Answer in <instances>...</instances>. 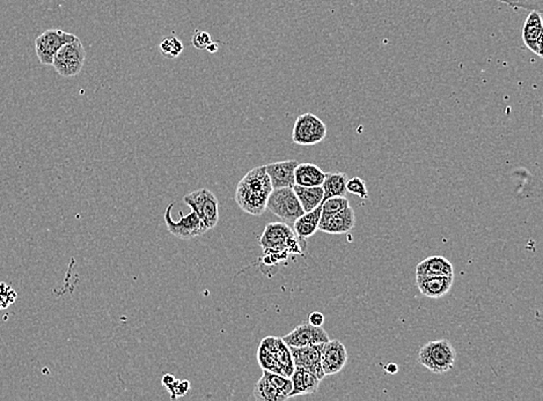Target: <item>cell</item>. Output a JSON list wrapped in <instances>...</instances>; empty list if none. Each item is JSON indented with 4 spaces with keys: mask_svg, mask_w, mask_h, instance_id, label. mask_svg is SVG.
<instances>
[{
    "mask_svg": "<svg viewBox=\"0 0 543 401\" xmlns=\"http://www.w3.org/2000/svg\"><path fill=\"white\" fill-rule=\"evenodd\" d=\"M263 250V264L275 266L292 254H303L306 240L300 238L294 230L284 222H272L265 226L260 238Z\"/></svg>",
    "mask_w": 543,
    "mask_h": 401,
    "instance_id": "1",
    "label": "cell"
},
{
    "mask_svg": "<svg viewBox=\"0 0 543 401\" xmlns=\"http://www.w3.org/2000/svg\"><path fill=\"white\" fill-rule=\"evenodd\" d=\"M272 191V181L265 165L251 169L237 184L234 200L244 212L262 215L267 211V202Z\"/></svg>",
    "mask_w": 543,
    "mask_h": 401,
    "instance_id": "2",
    "label": "cell"
},
{
    "mask_svg": "<svg viewBox=\"0 0 543 401\" xmlns=\"http://www.w3.org/2000/svg\"><path fill=\"white\" fill-rule=\"evenodd\" d=\"M258 361L262 370L291 377L294 370L292 354L282 338L267 336L262 340L258 350Z\"/></svg>",
    "mask_w": 543,
    "mask_h": 401,
    "instance_id": "3",
    "label": "cell"
},
{
    "mask_svg": "<svg viewBox=\"0 0 543 401\" xmlns=\"http://www.w3.org/2000/svg\"><path fill=\"white\" fill-rule=\"evenodd\" d=\"M457 359V352L447 340L430 341L420 348L418 361L434 374H445L452 370Z\"/></svg>",
    "mask_w": 543,
    "mask_h": 401,
    "instance_id": "4",
    "label": "cell"
},
{
    "mask_svg": "<svg viewBox=\"0 0 543 401\" xmlns=\"http://www.w3.org/2000/svg\"><path fill=\"white\" fill-rule=\"evenodd\" d=\"M267 209L290 227H292L296 220L305 213L293 188L272 189Z\"/></svg>",
    "mask_w": 543,
    "mask_h": 401,
    "instance_id": "5",
    "label": "cell"
},
{
    "mask_svg": "<svg viewBox=\"0 0 543 401\" xmlns=\"http://www.w3.org/2000/svg\"><path fill=\"white\" fill-rule=\"evenodd\" d=\"M85 60L86 50L78 38L59 49L52 66H54L56 72L63 78H74L81 72Z\"/></svg>",
    "mask_w": 543,
    "mask_h": 401,
    "instance_id": "6",
    "label": "cell"
},
{
    "mask_svg": "<svg viewBox=\"0 0 543 401\" xmlns=\"http://www.w3.org/2000/svg\"><path fill=\"white\" fill-rule=\"evenodd\" d=\"M326 137V126L317 115L306 113L300 115L293 125L292 140L300 146L320 144Z\"/></svg>",
    "mask_w": 543,
    "mask_h": 401,
    "instance_id": "7",
    "label": "cell"
},
{
    "mask_svg": "<svg viewBox=\"0 0 543 401\" xmlns=\"http://www.w3.org/2000/svg\"><path fill=\"white\" fill-rule=\"evenodd\" d=\"M183 202L203 221L207 230L214 229L219 221V204L210 190L200 189L187 195Z\"/></svg>",
    "mask_w": 543,
    "mask_h": 401,
    "instance_id": "8",
    "label": "cell"
},
{
    "mask_svg": "<svg viewBox=\"0 0 543 401\" xmlns=\"http://www.w3.org/2000/svg\"><path fill=\"white\" fill-rule=\"evenodd\" d=\"M78 40L76 35L61 29H49L35 40V51L42 65L52 66L56 54L63 45Z\"/></svg>",
    "mask_w": 543,
    "mask_h": 401,
    "instance_id": "9",
    "label": "cell"
},
{
    "mask_svg": "<svg viewBox=\"0 0 543 401\" xmlns=\"http://www.w3.org/2000/svg\"><path fill=\"white\" fill-rule=\"evenodd\" d=\"M174 204L167 207L165 212V222L169 233L178 237L180 240H193L195 237L200 236L204 233H207V228L204 224L203 221L197 215L196 212H191L187 215H183L181 213V218L179 220L173 219L172 209Z\"/></svg>",
    "mask_w": 543,
    "mask_h": 401,
    "instance_id": "10",
    "label": "cell"
},
{
    "mask_svg": "<svg viewBox=\"0 0 543 401\" xmlns=\"http://www.w3.org/2000/svg\"><path fill=\"white\" fill-rule=\"evenodd\" d=\"M324 343H317L312 346L290 347L294 367L305 368L310 373H313L320 381L326 377L321 363V354H322Z\"/></svg>",
    "mask_w": 543,
    "mask_h": 401,
    "instance_id": "11",
    "label": "cell"
},
{
    "mask_svg": "<svg viewBox=\"0 0 543 401\" xmlns=\"http://www.w3.org/2000/svg\"><path fill=\"white\" fill-rule=\"evenodd\" d=\"M282 339L289 347L312 346L330 340L322 326H314L310 322H304L297 326L292 332L283 336Z\"/></svg>",
    "mask_w": 543,
    "mask_h": 401,
    "instance_id": "12",
    "label": "cell"
},
{
    "mask_svg": "<svg viewBox=\"0 0 543 401\" xmlns=\"http://www.w3.org/2000/svg\"><path fill=\"white\" fill-rule=\"evenodd\" d=\"M354 211L350 206H347V208L342 209L340 212L321 214L319 230L330 235L349 234L354 229Z\"/></svg>",
    "mask_w": 543,
    "mask_h": 401,
    "instance_id": "13",
    "label": "cell"
},
{
    "mask_svg": "<svg viewBox=\"0 0 543 401\" xmlns=\"http://www.w3.org/2000/svg\"><path fill=\"white\" fill-rule=\"evenodd\" d=\"M347 348L340 340H329L324 343L321 363L326 376L338 374L347 364Z\"/></svg>",
    "mask_w": 543,
    "mask_h": 401,
    "instance_id": "14",
    "label": "cell"
},
{
    "mask_svg": "<svg viewBox=\"0 0 543 401\" xmlns=\"http://www.w3.org/2000/svg\"><path fill=\"white\" fill-rule=\"evenodd\" d=\"M523 41L530 51L542 57L543 22L539 10H530L523 27Z\"/></svg>",
    "mask_w": 543,
    "mask_h": 401,
    "instance_id": "15",
    "label": "cell"
},
{
    "mask_svg": "<svg viewBox=\"0 0 543 401\" xmlns=\"http://www.w3.org/2000/svg\"><path fill=\"white\" fill-rule=\"evenodd\" d=\"M298 165L299 162L296 160H288L265 165V172L272 181V189L293 188L296 184L294 172Z\"/></svg>",
    "mask_w": 543,
    "mask_h": 401,
    "instance_id": "16",
    "label": "cell"
},
{
    "mask_svg": "<svg viewBox=\"0 0 543 401\" xmlns=\"http://www.w3.org/2000/svg\"><path fill=\"white\" fill-rule=\"evenodd\" d=\"M290 378L292 382V391L290 392L289 398L315 393L321 382L313 373L301 367H294Z\"/></svg>",
    "mask_w": 543,
    "mask_h": 401,
    "instance_id": "17",
    "label": "cell"
},
{
    "mask_svg": "<svg viewBox=\"0 0 543 401\" xmlns=\"http://www.w3.org/2000/svg\"><path fill=\"white\" fill-rule=\"evenodd\" d=\"M454 275L446 277H430L416 279L417 287L424 296L429 299H441L450 292L453 286Z\"/></svg>",
    "mask_w": 543,
    "mask_h": 401,
    "instance_id": "18",
    "label": "cell"
},
{
    "mask_svg": "<svg viewBox=\"0 0 543 401\" xmlns=\"http://www.w3.org/2000/svg\"><path fill=\"white\" fill-rule=\"evenodd\" d=\"M454 275L452 263L443 256H432L420 261L416 268V279Z\"/></svg>",
    "mask_w": 543,
    "mask_h": 401,
    "instance_id": "19",
    "label": "cell"
},
{
    "mask_svg": "<svg viewBox=\"0 0 543 401\" xmlns=\"http://www.w3.org/2000/svg\"><path fill=\"white\" fill-rule=\"evenodd\" d=\"M321 214H322L321 205L317 206V208H314L310 212L304 213L303 215L299 216L296 220V222L293 223L292 227L294 233L300 238H304V240H307V238L313 236L314 234L319 230Z\"/></svg>",
    "mask_w": 543,
    "mask_h": 401,
    "instance_id": "20",
    "label": "cell"
},
{
    "mask_svg": "<svg viewBox=\"0 0 543 401\" xmlns=\"http://www.w3.org/2000/svg\"><path fill=\"white\" fill-rule=\"evenodd\" d=\"M324 177H326V172L313 163L298 165L294 172L296 186H321L324 183Z\"/></svg>",
    "mask_w": 543,
    "mask_h": 401,
    "instance_id": "21",
    "label": "cell"
},
{
    "mask_svg": "<svg viewBox=\"0 0 543 401\" xmlns=\"http://www.w3.org/2000/svg\"><path fill=\"white\" fill-rule=\"evenodd\" d=\"M304 212H310L324 202V189L322 186H293Z\"/></svg>",
    "mask_w": 543,
    "mask_h": 401,
    "instance_id": "22",
    "label": "cell"
},
{
    "mask_svg": "<svg viewBox=\"0 0 543 401\" xmlns=\"http://www.w3.org/2000/svg\"><path fill=\"white\" fill-rule=\"evenodd\" d=\"M347 176L343 172H326L322 189H324V200L331 197H345L347 195Z\"/></svg>",
    "mask_w": 543,
    "mask_h": 401,
    "instance_id": "23",
    "label": "cell"
},
{
    "mask_svg": "<svg viewBox=\"0 0 543 401\" xmlns=\"http://www.w3.org/2000/svg\"><path fill=\"white\" fill-rule=\"evenodd\" d=\"M254 398L258 401H284L285 397L279 391L278 388L269 379L265 371L262 377L258 379L253 391Z\"/></svg>",
    "mask_w": 543,
    "mask_h": 401,
    "instance_id": "24",
    "label": "cell"
},
{
    "mask_svg": "<svg viewBox=\"0 0 543 401\" xmlns=\"http://www.w3.org/2000/svg\"><path fill=\"white\" fill-rule=\"evenodd\" d=\"M159 50L162 52V55L166 58L175 59L181 56L184 47H183L182 42L180 41L179 38L175 36H169V38H165L160 42L159 44Z\"/></svg>",
    "mask_w": 543,
    "mask_h": 401,
    "instance_id": "25",
    "label": "cell"
},
{
    "mask_svg": "<svg viewBox=\"0 0 543 401\" xmlns=\"http://www.w3.org/2000/svg\"><path fill=\"white\" fill-rule=\"evenodd\" d=\"M347 206H350V204L345 197H331L322 202L321 208L322 214H331L347 208Z\"/></svg>",
    "mask_w": 543,
    "mask_h": 401,
    "instance_id": "26",
    "label": "cell"
},
{
    "mask_svg": "<svg viewBox=\"0 0 543 401\" xmlns=\"http://www.w3.org/2000/svg\"><path fill=\"white\" fill-rule=\"evenodd\" d=\"M347 191L349 193H352L354 196L359 197L361 199H368V188L361 177L347 179Z\"/></svg>",
    "mask_w": 543,
    "mask_h": 401,
    "instance_id": "27",
    "label": "cell"
},
{
    "mask_svg": "<svg viewBox=\"0 0 543 401\" xmlns=\"http://www.w3.org/2000/svg\"><path fill=\"white\" fill-rule=\"evenodd\" d=\"M17 297V294L12 287L6 285L5 282L0 284V310L10 306Z\"/></svg>",
    "mask_w": 543,
    "mask_h": 401,
    "instance_id": "28",
    "label": "cell"
},
{
    "mask_svg": "<svg viewBox=\"0 0 543 401\" xmlns=\"http://www.w3.org/2000/svg\"><path fill=\"white\" fill-rule=\"evenodd\" d=\"M166 388H168L172 400H175V399L187 395V392L189 391L190 383L189 381H176L175 379L173 383L167 385Z\"/></svg>",
    "mask_w": 543,
    "mask_h": 401,
    "instance_id": "29",
    "label": "cell"
},
{
    "mask_svg": "<svg viewBox=\"0 0 543 401\" xmlns=\"http://www.w3.org/2000/svg\"><path fill=\"white\" fill-rule=\"evenodd\" d=\"M510 6L520 7L530 10H539L542 13V0H499Z\"/></svg>",
    "mask_w": 543,
    "mask_h": 401,
    "instance_id": "30",
    "label": "cell"
},
{
    "mask_svg": "<svg viewBox=\"0 0 543 401\" xmlns=\"http://www.w3.org/2000/svg\"><path fill=\"white\" fill-rule=\"evenodd\" d=\"M211 42H212V38L207 31H196L191 38V43L198 50H207V47L211 44Z\"/></svg>",
    "mask_w": 543,
    "mask_h": 401,
    "instance_id": "31",
    "label": "cell"
},
{
    "mask_svg": "<svg viewBox=\"0 0 543 401\" xmlns=\"http://www.w3.org/2000/svg\"><path fill=\"white\" fill-rule=\"evenodd\" d=\"M308 322L310 324H312V325L314 326H322L324 325V313H321V312H312L310 313V317H308Z\"/></svg>",
    "mask_w": 543,
    "mask_h": 401,
    "instance_id": "32",
    "label": "cell"
},
{
    "mask_svg": "<svg viewBox=\"0 0 543 401\" xmlns=\"http://www.w3.org/2000/svg\"><path fill=\"white\" fill-rule=\"evenodd\" d=\"M175 381V377L173 376V375L168 374L165 375L164 377H162V385H165V386H167V385L171 384V383H173V382Z\"/></svg>",
    "mask_w": 543,
    "mask_h": 401,
    "instance_id": "33",
    "label": "cell"
},
{
    "mask_svg": "<svg viewBox=\"0 0 543 401\" xmlns=\"http://www.w3.org/2000/svg\"><path fill=\"white\" fill-rule=\"evenodd\" d=\"M218 49H219V45H218V43H216V42H211V44L207 47V51L210 52V54H216V52L218 51Z\"/></svg>",
    "mask_w": 543,
    "mask_h": 401,
    "instance_id": "34",
    "label": "cell"
},
{
    "mask_svg": "<svg viewBox=\"0 0 543 401\" xmlns=\"http://www.w3.org/2000/svg\"><path fill=\"white\" fill-rule=\"evenodd\" d=\"M387 371H388L389 374H395L396 371H398V367H396V364H389L388 367H387Z\"/></svg>",
    "mask_w": 543,
    "mask_h": 401,
    "instance_id": "35",
    "label": "cell"
}]
</instances>
